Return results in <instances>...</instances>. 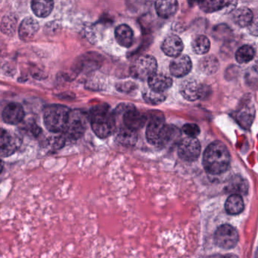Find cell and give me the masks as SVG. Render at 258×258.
Masks as SVG:
<instances>
[{"label":"cell","mask_w":258,"mask_h":258,"mask_svg":"<svg viewBox=\"0 0 258 258\" xmlns=\"http://www.w3.org/2000/svg\"><path fill=\"white\" fill-rule=\"evenodd\" d=\"M179 8L177 0H156L155 10L161 19H168L173 17Z\"/></svg>","instance_id":"cell-19"},{"label":"cell","mask_w":258,"mask_h":258,"mask_svg":"<svg viewBox=\"0 0 258 258\" xmlns=\"http://www.w3.org/2000/svg\"><path fill=\"white\" fill-rule=\"evenodd\" d=\"M192 69L191 58L186 55H180L172 60L170 64V74L176 78L186 76Z\"/></svg>","instance_id":"cell-13"},{"label":"cell","mask_w":258,"mask_h":258,"mask_svg":"<svg viewBox=\"0 0 258 258\" xmlns=\"http://www.w3.org/2000/svg\"><path fill=\"white\" fill-rule=\"evenodd\" d=\"M226 212L231 215H237L242 212L244 208V201L240 195L232 194L228 198L225 204Z\"/></svg>","instance_id":"cell-24"},{"label":"cell","mask_w":258,"mask_h":258,"mask_svg":"<svg viewBox=\"0 0 258 258\" xmlns=\"http://www.w3.org/2000/svg\"><path fill=\"white\" fill-rule=\"evenodd\" d=\"M179 91L184 99L194 102L203 97L205 88L202 84L196 80L188 79L181 84Z\"/></svg>","instance_id":"cell-11"},{"label":"cell","mask_w":258,"mask_h":258,"mask_svg":"<svg viewBox=\"0 0 258 258\" xmlns=\"http://www.w3.org/2000/svg\"><path fill=\"white\" fill-rule=\"evenodd\" d=\"M18 19L15 15H6L1 21V31L7 36H13L17 28Z\"/></svg>","instance_id":"cell-29"},{"label":"cell","mask_w":258,"mask_h":258,"mask_svg":"<svg viewBox=\"0 0 258 258\" xmlns=\"http://www.w3.org/2000/svg\"><path fill=\"white\" fill-rule=\"evenodd\" d=\"M71 109L61 105H51L46 107L43 111V123L46 129L51 133L59 134L64 131Z\"/></svg>","instance_id":"cell-4"},{"label":"cell","mask_w":258,"mask_h":258,"mask_svg":"<svg viewBox=\"0 0 258 258\" xmlns=\"http://www.w3.org/2000/svg\"><path fill=\"white\" fill-rule=\"evenodd\" d=\"M225 0H200L199 3L201 10L205 13L220 11L225 7Z\"/></svg>","instance_id":"cell-30"},{"label":"cell","mask_w":258,"mask_h":258,"mask_svg":"<svg viewBox=\"0 0 258 258\" xmlns=\"http://www.w3.org/2000/svg\"><path fill=\"white\" fill-rule=\"evenodd\" d=\"M211 42L205 35L197 36L191 42V49L197 55H205L209 52Z\"/></svg>","instance_id":"cell-27"},{"label":"cell","mask_w":258,"mask_h":258,"mask_svg":"<svg viewBox=\"0 0 258 258\" xmlns=\"http://www.w3.org/2000/svg\"><path fill=\"white\" fill-rule=\"evenodd\" d=\"M226 190L232 194L245 195L248 190V184L241 176H235L229 181Z\"/></svg>","instance_id":"cell-25"},{"label":"cell","mask_w":258,"mask_h":258,"mask_svg":"<svg viewBox=\"0 0 258 258\" xmlns=\"http://www.w3.org/2000/svg\"><path fill=\"white\" fill-rule=\"evenodd\" d=\"M253 19V13L251 10L246 7H241L235 10L232 16L234 23L240 28H247Z\"/></svg>","instance_id":"cell-23"},{"label":"cell","mask_w":258,"mask_h":258,"mask_svg":"<svg viewBox=\"0 0 258 258\" xmlns=\"http://www.w3.org/2000/svg\"><path fill=\"white\" fill-rule=\"evenodd\" d=\"M22 143V138L19 135L2 129L0 137V155L2 158L11 156L19 149Z\"/></svg>","instance_id":"cell-9"},{"label":"cell","mask_w":258,"mask_h":258,"mask_svg":"<svg viewBox=\"0 0 258 258\" xmlns=\"http://www.w3.org/2000/svg\"><path fill=\"white\" fill-rule=\"evenodd\" d=\"M255 57L254 60L256 61V64H258V42L256 45H255Z\"/></svg>","instance_id":"cell-37"},{"label":"cell","mask_w":258,"mask_h":258,"mask_svg":"<svg viewBox=\"0 0 258 258\" xmlns=\"http://www.w3.org/2000/svg\"><path fill=\"white\" fill-rule=\"evenodd\" d=\"M174 126L164 122L162 114H155L150 117L146 126V140L152 146L163 147L170 143L179 133Z\"/></svg>","instance_id":"cell-2"},{"label":"cell","mask_w":258,"mask_h":258,"mask_svg":"<svg viewBox=\"0 0 258 258\" xmlns=\"http://www.w3.org/2000/svg\"><path fill=\"white\" fill-rule=\"evenodd\" d=\"M137 84L135 83L127 81V82H120L117 84V90L120 93H128L134 91L137 88Z\"/></svg>","instance_id":"cell-34"},{"label":"cell","mask_w":258,"mask_h":258,"mask_svg":"<svg viewBox=\"0 0 258 258\" xmlns=\"http://www.w3.org/2000/svg\"><path fill=\"white\" fill-rule=\"evenodd\" d=\"M149 88L159 93H164L173 85V80L168 75L155 73L148 80Z\"/></svg>","instance_id":"cell-18"},{"label":"cell","mask_w":258,"mask_h":258,"mask_svg":"<svg viewBox=\"0 0 258 258\" xmlns=\"http://www.w3.org/2000/svg\"><path fill=\"white\" fill-rule=\"evenodd\" d=\"M158 63L152 55H142L137 58L131 66L130 72L135 79L140 81L149 80L151 76L156 73Z\"/></svg>","instance_id":"cell-7"},{"label":"cell","mask_w":258,"mask_h":258,"mask_svg":"<svg viewBox=\"0 0 258 258\" xmlns=\"http://www.w3.org/2000/svg\"><path fill=\"white\" fill-rule=\"evenodd\" d=\"M249 34L254 37H258V16L253 17V20L247 27Z\"/></svg>","instance_id":"cell-36"},{"label":"cell","mask_w":258,"mask_h":258,"mask_svg":"<svg viewBox=\"0 0 258 258\" xmlns=\"http://www.w3.org/2000/svg\"><path fill=\"white\" fill-rule=\"evenodd\" d=\"M143 97L146 103L156 105L164 102L167 96L164 93H159L149 88L143 92Z\"/></svg>","instance_id":"cell-31"},{"label":"cell","mask_w":258,"mask_h":258,"mask_svg":"<svg viewBox=\"0 0 258 258\" xmlns=\"http://www.w3.org/2000/svg\"><path fill=\"white\" fill-rule=\"evenodd\" d=\"M201 153V145L196 137H188L181 140L178 146V155L186 161H194Z\"/></svg>","instance_id":"cell-10"},{"label":"cell","mask_w":258,"mask_h":258,"mask_svg":"<svg viewBox=\"0 0 258 258\" xmlns=\"http://www.w3.org/2000/svg\"><path fill=\"white\" fill-rule=\"evenodd\" d=\"M219 60L213 55L203 57L199 63V70L206 75H214L219 70Z\"/></svg>","instance_id":"cell-22"},{"label":"cell","mask_w":258,"mask_h":258,"mask_svg":"<svg viewBox=\"0 0 258 258\" xmlns=\"http://www.w3.org/2000/svg\"><path fill=\"white\" fill-rule=\"evenodd\" d=\"M182 131L188 137H196L200 134V128H199L197 124H195V123H186L182 127Z\"/></svg>","instance_id":"cell-33"},{"label":"cell","mask_w":258,"mask_h":258,"mask_svg":"<svg viewBox=\"0 0 258 258\" xmlns=\"http://www.w3.org/2000/svg\"><path fill=\"white\" fill-rule=\"evenodd\" d=\"M153 0H126V7L135 14L146 13L150 10Z\"/></svg>","instance_id":"cell-26"},{"label":"cell","mask_w":258,"mask_h":258,"mask_svg":"<svg viewBox=\"0 0 258 258\" xmlns=\"http://www.w3.org/2000/svg\"><path fill=\"white\" fill-rule=\"evenodd\" d=\"M88 116L92 130L99 138L106 139L115 134L116 115L109 105L107 104L96 105L90 109Z\"/></svg>","instance_id":"cell-1"},{"label":"cell","mask_w":258,"mask_h":258,"mask_svg":"<svg viewBox=\"0 0 258 258\" xmlns=\"http://www.w3.org/2000/svg\"><path fill=\"white\" fill-rule=\"evenodd\" d=\"M199 1H200V0H188V5H189L190 7H194L196 4H199Z\"/></svg>","instance_id":"cell-38"},{"label":"cell","mask_w":258,"mask_h":258,"mask_svg":"<svg viewBox=\"0 0 258 258\" xmlns=\"http://www.w3.org/2000/svg\"><path fill=\"white\" fill-rule=\"evenodd\" d=\"M53 0H32L31 9L34 14L39 18H46L52 12Z\"/></svg>","instance_id":"cell-21"},{"label":"cell","mask_w":258,"mask_h":258,"mask_svg":"<svg viewBox=\"0 0 258 258\" xmlns=\"http://www.w3.org/2000/svg\"><path fill=\"white\" fill-rule=\"evenodd\" d=\"M26 131L34 137H38L42 134L41 128L35 123H29L27 125Z\"/></svg>","instance_id":"cell-35"},{"label":"cell","mask_w":258,"mask_h":258,"mask_svg":"<svg viewBox=\"0 0 258 258\" xmlns=\"http://www.w3.org/2000/svg\"><path fill=\"white\" fill-rule=\"evenodd\" d=\"M114 114L123 116V125L136 131L141 130L148 121L146 114L139 111L131 104H120L114 111Z\"/></svg>","instance_id":"cell-5"},{"label":"cell","mask_w":258,"mask_h":258,"mask_svg":"<svg viewBox=\"0 0 258 258\" xmlns=\"http://www.w3.org/2000/svg\"><path fill=\"white\" fill-rule=\"evenodd\" d=\"M66 143V137L64 135H57L54 137H50L46 141V146L49 148V150L52 152L59 150L64 147Z\"/></svg>","instance_id":"cell-32"},{"label":"cell","mask_w":258,"mask_h":258,"mask_svg":"<svg viewBox=\"0 0 258 258\" xmlns=\"http://www.w3.org/2000/svg\"><path fill=\"white\" fill-rule=\"evenodd\" d=\"M25 115L23 107L18 102H10L6 105L2 113L3 120L6 123L10 125H18L22 123Z\"/></svg>","instance_id":"cell-12"},{"label":"cell","mask_w":258,"mask_h":258,"mask_svg":"<svg viewBox=\"0 0 258 258\" xmlns=\"http://www.w3.org/2000/svg\"><path fill=\"white\" fill-rule=\"evenodd\" d=\"M39 30L40 25L37 20L31 17L26 18L19 25V37L23 41H31L38 33Z\"/></svg>","instance_id":"cell-16"},{"label":"cell","mask_w":258,"mask_h":258,"mask_svg":"<svg viewBox=\"0 0 258 258\" xmlns=\"http://www.w3.org/2000/svg\"><path fill=\"white\" fill-rule=\"evenodd\" d=\"M184 45L180 37L175 34L167 36L161 44V49L166 55L169 57L179 56L183 51Z\"/></svg>","instance_id":"cell-14"},{"label":"cell","mask_w":258,"mask_h":258,"mask_svg":"<svg viewBox=\"0 0 258 258\" xmlns=\"http://www.w3.org/2000/svg\"><path fill=\"white\" fill-rule=\"evenodd\" d=\"M115 134L116 141L125 147H134L138 140L137 131L130 129L124 125L117 127Z\"/></svg>","instance_id":"cell-17"},{"label":"cell","mask_w":258,"mask_h":258,"mask_svg":"<svg viewBox=\"0 0 258 258\" xmlns=\"http://www.w3.org/2000/svg\"><path fill=\"white\" fill-rule=\"evenodd\" d=\"M230 154L227 147L220 141L214 142L205 149L203 165L211 174H220L229 168Z\"/></svg>","instance_id":"cell-3"},{"label":"cell","mask_w":258,"mask_h":258,"mask_svg":"<svg viewBox=\"0 0 258 258\" xmlns=\"http://www.w3.org/2000/svg\"><path fill=\"white\" fill-rule=\"evenodd\" d=\"M254 116V107L252 103L246 102L240 105L235 112V120L241 127L244 129H249L253 123Z\"/></svg>","instance_id":"cell-15"},{"label":"cell","mask_w":258,"mask_h":258,"mask_svg":"<svg viewBox=\"0 0 258 258\" xmlns=\"http://www.w3.org/2000/svg\"><path fill=\"white\" fill-rule=\"evenodd\" d=\"M255 49L250 45H244L237 50L235 59L239 64H247L254 59Z\"/></svg>","instance_id":"cell-28"},{"label":"cell","mask_w":258,"mask_h":258,"mask_svg":"<svg viewBox=\"0 0 258 258\" xmlns=\"http://www.w3.org/2000/svg\"><path fill=\"white\" fill-rule=\"evenodd\" d=\"M114 35L117 43L123 47H131L134 43V32L128 25H119L116 28Z\"/></svg>","instance_id":"cell-20"},{"label":"cell","mask_w":258,"mask_h":258,"mask_svg":"<svg viewBox=\"0 0 258 258\" xmlns=\"http://www.w3.org/2000/svg\"><path fill=\"white\" fill-rule=\"evenodd\" d=\"M214 241L218 247H222V248H232L238 243V232L233 226H230V225H222L215 232Z\"/></svg>","instance_id":"cell-8"},{"label":"cell","mask_w":258,"mask_h":258,"mask_svg":"<svg viewBox=\"0 0 258 258\" xmlns=\"http://www.w3.org/2000/svg\"><path fill=\"white\" fill-rule=\"evenodd\" d=\"M87 118L89 116L79 110L71 111L69 121L62 132L63 135L71 140L81 139L87 131Z\"/></svg>","instance_id":"cell-6"}]
</instances>
